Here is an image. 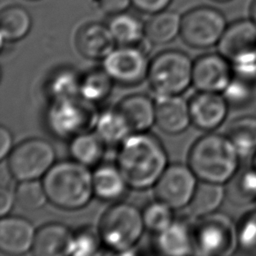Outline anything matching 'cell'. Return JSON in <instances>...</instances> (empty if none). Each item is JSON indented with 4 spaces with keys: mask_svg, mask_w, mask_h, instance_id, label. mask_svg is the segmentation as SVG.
<instances>
[{
    "mask_svg": "<svg viewBox=\"0 0 256 256\" xmlns=\"http://www.w3.org/2000/svg\"><path fill=\"white\" fill-rule=\"evenodd\" d=\"M116 165L130 188L145 190L154 187L168 167V155L155 135L133 132L119 144Z\"/></svg>",
    "mask_w": 256,
    "mask_h": 256,
    "instance_id": "obj_1",
    "label": "cell"
},
{
    "mask_svg": "<svg viewBox=\"0 0 256 256\" xmlns=\"http://www.w3.org/2000/svg\"><path fill=\"white\" fill-rule=\"evenodd\" d=\"M240 157L226 134L208 133L192 145L188 165L200 181L226 185L240 169Z\"/></svg>",
    "mask_w": 256,
    "mask_h": 256,
    "instance_id": "obj_2",
    "label": "cell"
},
{
    "mask_svg": "<svg viewBox=\"0 0 256 256\" xmlns=\"http://www.w3.org/2000/svg\"><path fill=\"white\" fill-rule=\"evenodd\" d=\"M42 183L48 201L63 210H79L94 195L92 172L73 159L56 162L45 174Z\"/></svg>",
    "mask_w": 256,
    "mask_h": 256,
    "instance_id": "obj_3",
    "label": "cell"
},
{
    "mask_svg": "<svg viewBox=\"0 0 256 256\" xmlns=\"http://www.w3.org/2000/svg\"><path fill=\"white\" fill-rule=\"evenodd\" d=\"M98 231L102 244L118 254L134 249L144 232L142 212L134 205L119 202L111 206L101 217Z\"/></svg>",
    "mask_w": 256,
    "mask_h": 256,
    "instance_id": "obj_4",
    "label": "cell"
},
{
    "mask_svg": "<svg viewBox=\"0 0 256 256\" xmlns=\"http://www.w3.org/2000/svg\"><path fill=\"white\" fill-rule=\"evenodd\" d=\"M95 104L81 96L51 100L45 115L48 130L57 138L71 140L95 128Z\"/></svg>",
    "mask_w": 256,
    "mask_h": 256,
    "instance_id": "obj_5",
    "label": "cell"
},
{
    "mask_svg": "<svg viewBox=\"0 0 256 256\" xmlns=\"http://www.w3.org/2000/svg\"><path fill=\"white\" fill-rule=\"evenodd\" d=\"M193 62L187 54L167 50L149 63L147 80L156 96L180 95L192 84Z\"/></svg>",
    "mask_w": 256,
    "mask_h": 256,
    "instance_id": "obj_6",
    "label": "cell"
},
{
    "mask_svg": "<svg viewBox=\"0 0 256 256\" xmlns=\"http://www.w3.org/2000/svg\"><path fill=\"white\" fill-rule=\"evenodd\" d=\"M192 231L194 254L228 255L237 247V225L227 214L216 211L199 217Z\"/></svg>",
    "mask_w": 256,
    "mask_h": 256,
    "instance_id": "obj_7",
    "label": "cell"
},
{
    "mask_svg": "<svg viewBox=\"0 0 256 256\" xmlns=\"http://www.w3.org/2000/svg\"><path fill=\"white\" fill-rule=\"evenodd\" d=\"M56 153L47 140L31 138L19 143L7 157V166L16 181L43 178L55 164Z\"/></svg>",
    "mask_w": 256,
    "mask_h": 256,
    "instance_id": "obj_8",
    "label": "cell"
},
{
    "mask_svg": "<svg viewBox=\"0 0 256 256\" xmlns=\"http://www.w3.org/2000/svg\"><path fill=\"white\" fill-rule=\"evenodd\" d=\"M227 26L221 11L209 6H199L182 16L180 35L186 45L205 49L218 44Z\"/></svg>",
    "mask_w": 256,
    "mask_h": 256,
    "instance_id": "obj_9",
    "label": "cell"
},
{
    "mask_svg": "<svg viewBox=\"0 0 256 256\" xmlns=\"http://www.w3.org/2000/svg\"><path fill=\"white\" fill-rule=\"evenodd\" d=\"M197 179L189 165H168L154 185L155 196L174 210L185 208L193 197Z\"/></svg>",
    "mask_w": 256,
    "mask_h": 256,
    "instance_id": "obj_10",
    "label": "cell"
},
{
    "mask_svg": "<svg viewBox=\"0 0 256 256\" xmlns=\"http://www.w3.org/2000/svg\"><path fill=\"white\" fill-rule=\"evenodd\" d=\"M102 61V68L114 82L131 86L147 78L149 62L145 50L139 46L120 45Z\"/></svg>",
    "mask_w": 256,
    "mask_h": 256,
    "instance_id": "obj_11",
    "label": "cell"
},
{
    "mask_svg": "<svg viewBox=\"0 0 256 256\" xmlns=\"http://www.w3.org/2000/svg\"><path fill=\"white\" fill-rule=\"evenodd\" d=\"M218 52L232 66L256 63V23L241 19L228 25L217 44Z\"/></svg>",
    "mask_w": 256,
    "mask_h": 256,
    "instance_id": "obj_12",
    "label": "cell"
},
{
    "mask_svg": "<svg viewBox=\"0 0 256 256\" xmlns=\"http://www.w3.org/2000/svg\"><path fill=\"white\" fill-rule=\"evenodd\" d=\"M232 77V64L219 52L204 54L193 62L192 85L198 91L222 93Z\"/></svg>",
    "mask_w": 256,
    "mask_h": 256,
    "instance_id": "obj_13",
    "label": "cell"
},
{
    "mask_svg": "<svg viewBox=\"0 0 256 256\" xmlns=\"http://www.w3.org/2000/svg\"><path fill=\"white\" fill-rule=\"evenodd\" d=\"M229 104L222 93L198 91L189 101L191 123L198 129L213 131L227 117Z\"/></svg>",
    "mask_w": 256,
    "mask_h": 256,
    "instance_id": "obj_14",
    "label": "cell"
},
{
    "mask_svg": "<svg viewBox=\"0 0 256 256\" xmlns=\"http://www.w3.org/2000/svg\"><path fill=\"white\" fill-rule=\"evenodd\" d=\"M36 230L22 217L3 216L0 220V250L8 255H22L32 250Z\"/></svg>",
    "mask_w": 256,
    "mask_h": 256,
    "instance_id": "obj_15",
    "label": "cell"
},
{
    "mask_svg": "<svg viewBox=\"0 0 256 256\" xmlns=\"http://www.w3.org/2000/svg\"><path fill=\"white\" fill-rule=\"evenodd\" d=\"M116 44L107 24L97 22L83 25L75 37L78 52L91 60H103L116 48Z\"/></svg>",
    "mask_w": 256,
    "mask_h": 256,
    "instance_id": "obj_16",
    "label": "cell"
},
{
    "mask_svg": "<svg viewBox=\"0 0 256 256\" xmlns=\"http://www.w3.org/2000/svg\"><path fill=\"white\" fill-rule=\"evenodd\" d=\"M191 123L189 103L180 95L156 96L155 124L167 134H179Z\"/></svg>",
    "mask_w": 256,
    "mask_h": 256,
    "instance_id": "obj_17",
    "label": "cell"
},
{
    "mask_svg": "<svg viewBox=\"0 0 256 256\" xmlns=\"http://www.w3.org/2000/svg\"><path fill=\"white\" fill-rule=\"evenodd\" d=\"M73 235L64 224H46L36 231L32 252L39 256L70 255Z\"/></svg>",
    "mask_w": 256,
    "mask_h": 256,
    "instance_id": "obj_18",
    "label": "cell"
},
{
    "mask_svg": "<svg viewBox=\"0 0 256 256\" xmlns=\"http://www.w3.org/2000/svg\"><path fill=\"white\" fill-rule=\"evenodd\" d=\"M154 245L159 253L169 256L194 254L192 227L175 219L166 229L155 234Z\"/></svg>",
    "mask_w": 256,
    "mask_h": 256,
    "instance_id": "obj_19",
    "label": "cell"
},
{
    "mask_svg": "<svg viewBox=\"0 0 256 256\" xmlns=\"http://www.w3.org/2000/svg\"><path fill=\"white\" fill-rule=\"evenodd\" d=\"M94 195L103 201L120 200L129 188L118 166L99 164L92 172Z\"/></svg>",
    "mask_w": 256,
    "mask_h": 256,
    "instance_id": "obj_20",
    "label": "cell"
},
{
    "mask_svg": "<svg viewBox=\"0 0 256 256\" xmlns=\"http://www.w3.org/2000/svg\"><path fill=\"white\" fill-rule=\"evenodd\" d=\"M132 132H145L155 123V102L142 94L129 95L117 106Z\"/></svg>",
    "mask_w": 256,
    "mask_h": 256,
    "instance_id": "obj_21",
    "label": "cell"
},
{
    "mask_svg": "<svg viewBox=\"0 0 256 256\" xmlns=\"http://www.w3.org/2000/svg\"><path fill=\"white\" fill-rule=\"evenodd\" d=\"M107 26L121 46H139L145 39V23L127 11L111 15Z\"/></svg>",
    "mask_w": 256,
    "mask_h": 256,
    "instance_id": "obj_22",
    "label": "cell"
},
{
    "mask_svg": "<svg viewBox=\"0 0 256 256\" xmlns=\"http://www.w3.org/2000/svg\"><path fill=\"white\" fill-rule=\"evenodd\" d=\"M182 17L172 10L155 13L145 23V37L150 44L164 45L173 41L181 30Z\"/></svg>",
    "mask_w": 256,
    "mask_h": 256,
    "instance_id": "obj_23",
    "label": "cell"
},
{
    "mask_svg": "<svg viewBox=\"0 0 256 256\" xmlns=\"http://www.w3.org/2000/svg\"><path fill=\"white\" fill-rule=\"evenodd\" d=\"M95 132L106 145H119L133 133L118 107L106 109L98 114Z\"/></svg>",
    "mask_w": 256,
    "mask_h": 256,
    "instance_id": "obj_24",
    "label": "cell"
},
{
    "mask_svg": "<svg viewBox=\"0 0 256 256\" xmlns=\"http://www.w3.org/2000/svg\"><path fill=\"white\" fill-rule=\"evenodd\" d=\"M105 142L96 132H85L70 140L69 153L73 160L87 166H98L105 154Z\"/></svg>",
    "mask_w": 256,
    "mask_h": 256,
    "instance_id": "obj_25",
    "label": "cell"
},
{
    "mask_svg": "<svg viewBox=\"0 0 256 256\" xmlns=\"http://www.w3.org/2000/svg\"><path fill=\"white\" fill-rule=\"evenodd\" d=\"M1 43L15 42L24 38L32 27V18L27 9L20 5H11L0 13Z\"/></svg>",
    "mask_w": 256,
    "mask_h": 256,
    "instance_id": "obj_26",
    "label": "cell"
},
{
    "mask_svg": "<svg viewBox=\"0 0 256 256\" xmlns=\"http://www.w3.org/2000/svg\"><path fill=\"white\" fill-rule=\"evenodd\" d=\"M226 196L224 184L200 181L188 207L194 216L202 217L216 212Z\"/></svg>",
    "mask_w": 256,
    "mask_h": 256,
    "instance_id": "obj_27",
    "label": "cell"
},
{
    "mask_svg": "<svg viewBox=\"0 0 256 256\" xmlns=\"http://www.w3.org/2000/svg\"><path fill=\"white\" fill-rule=\"evenodd\" d=\"M226 195L235 205L243 206L256 201V169H239L226 184Z\"/></svg>",
    "mask_w": 256,
    "mask_h": 256,
    "instance_id": "obj_28",
    "label": "cell"
},
{
    "mask_svg": "<svg viewBox=\"0 0 256 256\" xmlns=\"http://www.w3.org/2000/svg\"><path fill=\"white\" fill-rule=\"evenodd\" d=\"M240 156L256 152V117L243 116L235 119L226 131Z\"/></svg>",
    "mask_w": 256,
    "mask_h": 256,
    "instance_id": "obj_29",
    "label": "cell"
},
{
    "mask_svg": "<svg viewBox=\"0 0 256 256\" xmlns=\"http://www.w3.org/2000/svg\"><path fill=\"white\" fill-rule=\"evenodd\" d=\"M81 78L82 75L71 68H61L54 72L46 88L50 101L80 96Z\"/></svg>",
    "mask_w": 256,
    "mask_h": 256,
    "instance_id": "obj_30",
    "label": "cell"
},
{
    "mask_svg": "<svg viewBox=\"0 0 256 256\" xmlns=\"http://www.w3.org/2000/svg\"><path fill=\"white\" fill-rule=\"evenodd\" d=\"M114 80L102 68L82 75L80 96L94 104L105 100L112 91Z\"/></svg>",
    "mask_w": 256,
    "mask_h": 256,
    "instance_id": "obj_31",
    "label": "cell"
},
{
    "mask_svg": "<svg viewBox=\"0 0 256 256\" xmlns=\"http://www.w3.org/2000/svg\"><path fill=\"white\" fill-rule=\"evenodd\" d=\"M229 106L244 107L251 104L256 97V82L248 78L236 75L222 92Z\"/></svg>",
    "mask_w": 256,
    "mask_h": 256,
    "instance_id": "obj_32",
    "label": "cell"
},
{
    "mask_svg": "<svg viewBox=\"0 0 256 256\" xmlns=\"http://www.w3.org/2000/svg\"><path fill=\"white\" fill-rule=\"evenodd\" d=\"M15 194L16 204L27 211L37 210L48 201L43 183L38 180L20 181L16 185Z\"/></svg>",
    "mask_w": 256,
    "mask_h": 256,
    "instance_id": "obj_33",
    "label": "cell"
},
{
    "mask_svg": "<svg viewBox=\"0 0 256 256\" xmlns=\"http://www.w3.org/2000/svg\"><path fill=\"white\" fill-rule=\"evenodd\" d=\"M173 210L169 205L158 199L151 202L142 211L145 228L154 234L163 231L175 220Z\"/></svg>",
    "mask_w": 256,
    "mask_h": 256,
    "instance_id": "obj_34",
    "label": "cell"
},
{
    "mask_svg": "<svg viewBox=\"0 0 256 256\" xmlns=\"http://www.w3.org/2000/svg\"><path fill=\"white\" fill-rule=\"evenodd\" d=\"M102 240L98 228L91 226L84 227L77 232H74L70 255L75 256H90L94 255L100 249Z\"/></svg>",
    "mask_w": 256,
    "mask_h": 256,
    "instance_id": "obj_35",
    "label": "cell"
},
{
    "mask_svg": "<svg viewBox=\"0 0 256 256\" xmlns=\"http://www.w3.org/2000/svg\"><path fill=\"white\" fill-rule=\"evenodd\" d=\"M237 248L245 254L256 255V209L246 213L237 224Z\"/></svg>",
    "mask_w": 256,
    "mask_h": 256,
    "instance_id": "obj_36",
    "label": "cell"
},
{
    "mask_svg": "<svg viewBox=\"0 0 256 256\" xmlns=\"http://www.w3.org/2000/svg\"><path fill=\"white\" fill-rule=\"evenodd\" d=\"M172 0H131V4L141 13L153 15L166 10Z\"/></svg>",
    "mask_w": 256,
    "mask_h": 256,
    "instance_id": "obj_37",
    "label": "cell"
},
{
    "mask_svg": "<svg viewBox=\"0 0 256 256\" xmlns=\"http://www.w3.org/2000/svg\"><path fill=\"white\" fill-rule=\"evenodd\" d=\"M97 7L108 15H114L127 11L131 0H95Z\"/></svg>",
    "mask_w": 256,
    "mask_h": 256,
    "instance_id": "obj_38",
    "label": "cell"
},
{
    "mask_svg": "<svg viewBox=\"0 0 256 256\" xmlns=\"http://www.w3.org/2000/svg\"><path fill=\"white\" fill-rule=\"evenodd\" d=\"M12 134L10 131L4 127L1 126L0 128V158L1 160H4L10 152L12 151Z\"/></svg>",
    "mask_w": 256,
    "mask_h": 256,
    "instance_id": "obj_39",
    "label": "cell"
},
{
    "mask_svg": "<svg viewBox=\"0 0 256 256\" xmlns=\"http://www.w3.org/2000/svg\"><path fill=\"white\" fill-rule=\"evenodd\" d=\"M250 16L251 19L256 23V0H253L250 7Z\"/></svg>",
    "mask_w": 256,
    "mask_h": 256,
    "instance_id": "obj_40",
    "label": "cell"
},
{
    "mask_svg": "<svg viewBox=\"0 0 256 256\" xmlns=\"http://www.w3.org/2000/svg\"><path fill=\"white\" fill-rule=\"evenodd\" d=\"M252 166L256 169V152L254 154V157H253V161H252Z\"/></svg>",
    "mask_w": 256,
    "mask_h": 256,
    "instance_id": "obj_41",
    "label": "cell"
},
{
    "mask_svg": "<svg viewBox=\"0 0 256 256\" xmlns=\"http://www.w3.org/2000/svg\"><path fill=\"white\" fill-rule=\"evenodd\" d=\"M213 1H216V2H227V1H230V0H213Z\"/></svg>",
    "mask_w": 256,
    "mask_h": 256,
    "instance_id": "obj_42",
    "label": "cell"
},
{
    "mask_svg": "<svg viewBox=\"0 0 256 256\" xmlns=\"http://www.w3.org/2000/svg\"><path fill=\"white\" fill-rule=\"evenodd\" d=\"M30 1H37V0H30Z\"/></svg>",
    "mask_w": 256,
    "mask_h": 256,
    "instance_id": "obj_43",
    "label": "cell"
}]
</instances>
